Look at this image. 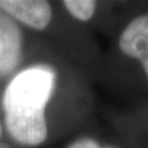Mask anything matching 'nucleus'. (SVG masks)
I'll return each instance as SVG.
<instances>
[{"label":"nucleus","mask_w":148,"mask_h":148,"mask_svg":"<svg viewBox=\"0 0 148 148\" xmlns=\"http://www.w3.org/2000/svg\"><path fill=\"white\" fill-rule=\"evenodd\" d=\"M56 86V73L47 66L29 67L17 73L4 91L6 130L24 146H40L48 135L46 106Z\"/></svg>","instance_id":"nucleus-1"},{"label":"nucleus","mask_w":148,"mask_h":148,"mask_svg":"<svg viewBox=\"0 0 148 148\" xmlns=\"http://www.w3.org/2000/svg\"><path fill=\"white\" fill-rule=\"evenodd\" d=\"M22 32L17 22L0 10V75H9L21 61Z\"/></svg>","instance_id":"nucleus-2"},{"label":"nucleus","mask_w":148,"mask_h":148,"mask_svg":"<svg viewBox=\"0 0 148 148\" xmlns=\"http://www.w3.org/2000/svg\"><path fill=\"white\" fill-rule=\"evenodd\" d=\"M0 10L36 30H45L52 20V9L45 0H0Z\"/></svg>","instance_id":"nucleus-3"},{"label":"nucleus","mask_w":148,"mask_h":148,"mask_svg":"<svg viewBox=\"0 0 148 148\" xmlns=\"http://www.w3.org/2000/svg\"><path fill=\"white\" fill-rule=\"evenodd\" d=\"M122 52L140 61L148 78V14L135 17L122 31L119 40Z\"/></svg>","instance_id":"nucleus-4"},{"label":"nucleus","mask_w":148,"mask_h":148,"mask_svg":"<svg viewBox=\"0 0 148 148\" xmlns=\"http://www.w3.org/2000/svg\"><path fill=\"white\" fill-rule=\"evenodd\" d=\"M63 5L71 15L80 21H88L92 17L96 9V3L91 0H66Z\"/></svg>","instance_id":"nucleus-5"},{"label":"nucleus","mask_w":148,"mask_h":148,"mask_svg":"<svg viewBox=\"0 0 148 148\" xmlns=\"http://www.w3.org/2000/svg\"><path fill=\"white\" fill-rule=\"evenodd\" d=\"M67 148H115V147H103L100 146L98 142L91 140V138H80L75 142H73L72 145H69Z\"/></svg>","instance_id":"nucleus-6"},{"label":"nucleus","mask_w":148,"mask_h":148,"mask_svg":"<svg viewBox=\"0 0 148 148\" xmlns=\"http://www.w3.org/2000/svg\"><path fill=\"white\" fill-rule=\"evenodd\" d=\"M0 148H12V147L6 145V143H0Z\"/></svg>","instance_id":"nucleus-7"},{"label":"nucleus","mask_w":148,"mask_h":148,"mask_svg":"<svg viewBox=\"0 0 148 148\" xmlns=\"http://www.w3.org/2000/svg\"><path fill=\"white\" fill-rule=\"evenodd\" d=\"M0 135H1V126H0Z\"/></svg>","instance_id":"nucleus-8"}]
</instances>
